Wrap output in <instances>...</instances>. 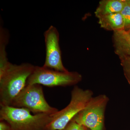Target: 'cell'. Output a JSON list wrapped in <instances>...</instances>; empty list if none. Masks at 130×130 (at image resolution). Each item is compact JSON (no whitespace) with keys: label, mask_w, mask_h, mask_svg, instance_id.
<instances>
[{"label":"cell","mask_w":130,"mask_h":130,"mask_svg":"<svg viewBox=\"0 0 130 130\" xmlns=\"http://www.w3.org/2000/svg\"><path fill=\"white\" fill-rule=\"evenodd\" d=\"M87 129L88 128H86V127H85L81 125L79 130H87Z\"/></svg>","instance_id":"16"},{"label":"cell","mask_w":130,"mask_h":130,"mask_svg":"<svg viewBox=\"0 0 130 130\" xmlns=\"http://www.w3.org/2000/svg\"><path fill=\"white\" fill-rule=\"evenodd\" d=\"M126 3L130 5V0H126Z\"/></svg>","instance_id":"18"},{"label":"cell","mask_w":130,"mask_h":130,"mask_svg":"<svg viewBox=\"0 0 130 130\" xmlns=\"http://www.w3.org/2000/svg\"><path fill=\"white\" fill-rule=\"evenodd\" d=\"M126 31H127V32H128V34H129V35L130 36V27L128 29V30H127Z\"/></svg>","instance_id":"17"},{"label":"cell","mask_w":130,"mask_h":130,"mask_svg":"<svg viewBox=\"0 0 130 130\" xmlns=\"http://www.w3.org/2000/svg\"><path fill=\"white\" fill-rule=\"evenodd\" d=\"M46 55L43 67L59 71H68L62 62L59 45V35L58 30L51 25L44 33Z\"/></svg>","instance_id":"7"},{"label":"cell","mask_w":130,"mask_h":130,"mask_svg":"<svg viewBox=\"0 0 130 130\" xmlns=\"http://www.w3.org/2000/svg\"><path fill=\"white\" fill-rule=\"evenodd\" d=\"M93 91L74 86L69 104L64 109L51 115V123L44 130H63L77 115L86 107L93 97Z\"/></svg>","instance_id":"3"},{"label":"cell","mask_w":130,"mask_h":130,"mask_svg":"<svg viewBox=\"0 0 130 130\" xmlns=\"http://www.w3.org/2000/svg\"><path fill=\"white\" fill-rule=\"evenodd\" d=\"M112 41L115 54L119 58H130V36L125 29L113 31Z\"/></svg>","instance_id":"8"},{"label":"cell","mask_w":130,"mask_h":130,"mask_svg":"<svg viewBox=\"0 0 130 130\" xmlns=\"http://www.w3.org/2000/svg\"><path fill=\"white\" fill-rule=\"evenodd\" d=\"M11 106L23 108L36 114H53L58 111L51 107L44 98L42 87L38 84L26 85L13 101Z\"/></svg>","instance_id":"4"},{"label":"cell","mask_w":130,"mask_h":130,"mask_svg":"<svg viewBox=\"0 0 130 130\" xmlns=\"http://www.w3.org/2000/svg\"><path fill=\"white\" fill-rule=\"evenodd\" d=\"M80 126L73 120L63 130H79Z\"/></svg>","instance_id":"14"},{"label":"cell","mask_w":130,"mask_h":130,"mask_svg":"<svg viewBox=\"0 0 130 130\" xmlns=\"http://www.w3.org/2000/svg\"><path fill=\"white\" fill-rule=\"evenodd\" d=\"M119 59L124 75L130 85V58L125 57Z\"/></svg>","instance_id":"12"},{"label":"cell","mask_w":130,"mask_h":130,"mask_svg":"<svg viewBox=\"0 0 130 130\" xmlns=\"http://www.w3.org/2000/svg\"><path fill=\"white\" fill-rule=\"evenodd\" d=\"M35 67L29 63L20 65L9 63L0 75L1 107L11 106L15 97L26 85L27 79Z\"/></svg>","instance_id":"1"},{"label":"cell","mask_w":130,"mask_h":130,"mask_svg":"<svg viewBox=\"0 0 130 130\" xmlns=\"http://www.w3.org/2000/svg\"><path fill=\"white\" fill-rule=\"evenodd\" d=\"M82 75L77 72L59 71L35 66L33 72L28 77L26 85L38 84L47 87L72 86L81 82Z\"/></svg>","instance_id":"5"},{"label":"cell","mask_w":130,"mask_h":130,"mask_svg":"<svg viewBox=\"0 0 130 130\" xmlns=\"http://www.w3.org/2000/svg\"><path fill=\"white\" fill-rule=\"evenodd\" d=\"M109 101L105 94L93 97L73 120L90 130H103L105 112Z\"/></svg>","instance_id":"6"},{"label":"cell","mask_w":130,"mask_h":130,"mask_svg":"<svg viewBox=\"0 0 130 130\" xmlns=\"http://www.w3.org/2000/svg\"><path fill=\"white\" fill-rule=\"evenodd\" d=\"M124 6L120 12L125 23V30H127L130 27V5L126 3L125 0Z\"/></svg>","instance_id":"13"},{"label":"cell","mask_w":130,"mask_h":130,"mask_svg":"<svg viewBox=\"0 0 130 130\" xmlns=\"http://www.w3.org/2000/svg\"><path fill=\"white\" fill-rule=\"evenodd\" d=\"M125 2V0H102L99 2L95 14L99 18L108 14L120 13Z\"/></svg>","instance_id":"9"},{"label":"cell","mask_w":130,"mask_h":130,"mask_svg":"<svg viewBox=\"0 0 130 130\" xmlns=\"http://www.w3.org/2000/svg\"><path fill=\"white\" fill-rule=\"evenodd\" d=\"M1 107L0 120L7 121L12 130H44L53 119L51 115L41 113L32 115L28 109L23 108Z\"/></svg>","instance_id":"2"},{"label":"cell","mask_w":130,"mask_h":130,"mask_svg":"<svg viewBox=\"0 0 130 130\" xmlns=\"http://www.w3.org/2000/svg\"><path fill=\"white\" fill-rule=\"evenodd\" d=\"M0 130H12L10 125L7 121L0 120Z\"/></svg>","instance_id":"15"},{"label":"cell","mask_w":130,"mask_h":130,"mask_svg":"<svg viewBox=\"0 0 130 130\" xmlns=\"http://www.w3.org/2000/svg\"><path fill=\"white\" fill-rule=\"evenodd\" d=\"M98 19L101 27L109 31L125 29V23L120 13H113L102 16Z\"/></svg>","instance_id":"10"},{"label":"cell","mask_w":130,"mask_h":130,"mask_svg":"<svg viewBox=\"0 0 130 130\" xmlns=\"http://www.w3.org/2000/svg\"><path fill=\"white\" fill-rule=\"evenodd\" d=\"M9 35L8 31L1 26L0 28V73L3 72L10 62L8 60L6 47L9 42Z\"/></svg>","instance_id":"11"}]
</instances>
